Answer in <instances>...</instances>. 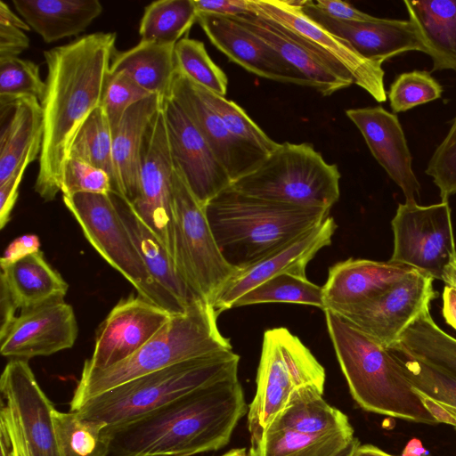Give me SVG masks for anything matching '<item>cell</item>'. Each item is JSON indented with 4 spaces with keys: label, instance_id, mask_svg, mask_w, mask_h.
I'll list each match as a JSON object with an SVG mask.
<instances>
[{
    "label": "cell",
    "instance_id": "obj_54",
    "mask_svg": "<svg viewBox=\"0 0 456 456\" xmlns=\"http://www.w3.org/2000/svg\"><path fill=\"white\" fill-rule=\"evenodd\" d=\"M443 315L446 322L456 330V289L446 285L443 292Z\"/></svg>",
    "mask_w": 456,
    "mask_h": 456
},
{
    "label": "cell",
    "instance_id": "obj_34",
    "mask_svg": "<svg viewBox=\"0 0 456 456\" xmlns=\"http://www.w3.org/2000/svg\"><path fill=\"white\" fill-rule=\"evenodd\" d=\"M354 438V429L317 435L268 429L249 451L252 456H335Z\"/></svg>",
    "mask_w": 456,
    "mask_h": 456
},
{
    "label": "cell",
    "instance_id": "obj_9",
    "mask_svg": "<svg viewBox=\"0 0 456 456\" xmlns=\"http://www.w3.org/2000/svg\"><path fill=\"white\" fill-rule=\"evenodd\" d=\"M62 200L86 239L111 267L134 286L138 295L172 314L187 310L188 307L163 289L148 272L111 193H76L62 196Z\"/></svg>",
    "mask_w": 456,
    "mask_h": 456
},
{
    "label": "cell",
    "instance_id": "obj_17",
    "mask_svg": "<svg viewBox=\"0 0 456 456\" xmlns=\"http://www.w3.org/2000/svg\"><path fill=\"white\" fill-rule=\"evenodd\" d=\"M0 391L23 432L30 456H67L53 419L55 409L24 359L4 367Z\"/></svg>",
    "mask_w": 456,
    "mask_h": 456
},
{
    "label": "cell",
    "instance_id": "obj_30",
    "mask_svg": "<svg viewBox=\"0 0 456 456\" xmlns=\"http://www.w3.org/2000/svg\"><path fill=\"white\" fill-rule=\"evenodd\" d=\"M121 219L152 278L186 308L200 298L178 274L173 258L132 205L111 193ZM206 301V300H205Z\"/></svg>",
    "mask_w": 456,
    "mask_h": 456
},
{
    "label": "cell",
    "instance_id": "obj_7",
    "mask_svg": "<svg viewBox=\"0 0 456 456\" xmlns=\"http://www.w3.org/2000/svg\"><path fill=\"white\" fill-rule=\"evenodd\" d=\"M340 173L309 143H279L251 173L232 183L264 200L310 208L331 207L339 199Z\"/></svg>",
    "mask_w": 456,
    "mask_h": 456
},
{
    "label": "cell",
    "instance_id": "obj_22",
    "mask_svg": "<svg viewBox=\"0 0 456 456\" xmlns=\"http://www.w3.org/2000/svg\"><path fill=\"white\" fill-rule=\"evenodd\" d=\"M302 12L315 23L347 42L360 55L382 64L403 53H427L424 43L410 20L380 19L346 21L327 16L312 1H300Z\"/></svg>",
    "mask_w": 456,
    "mask_h": 456
},
{
    "label": "cell",
    "instance_id": "obj_29",
    "mask_svg": "<svg viewBox=\"0 0 456 456\" xmlns=\"http://www.w3.org/2000/svg\"><path fill=\"white\" fill-rule=\"evenodd\" d=\"M12 4L45 43L79 35L103 10L98 0H13Z\"/></svg>",
    "mask_w": 456,
    "mask_h": 456
},
{
    "label": "cell",
    "instance_id": "obj_1",
    "mask_svg": "<svg viewBox=\"0 0 456 456\" xmlns=\"http://www.w3.org/2000/svg\"><path fill=\"white\" fill-rule=\"evenodd\" d=\"M116 38L113 32H96L44 52L47 67L40 100L44 133L34 189L45 201L53 200L61 191L73 142L101 106Z\"/></svg>",
    "mask_w": 456,
    "mask_h": 456
},
{
    "label": "cell",
    "instance_id": "obj_27",
    "mask_svg": "<svg viewBox=\"0 0 456 456\" xmlns=\"http://www.w3.org/2000/svg\"><path fill=\"white\" fill-rule=\"evenodd\" d=\"M0 184L27 159L39 158L43 142L40 101L33 96L0 99Z\"/></svg>",
    "mask_w": 456,
    "mask_h": 456
},
{
    "label": "cell",
    "instance_id": "obj_38",
    "mask_svg": "<svg viewBox=\"0 0 456 456\" xmlns=\"http://www.w3.org/2000/svg\"><path fill=\"white\" fill-rule=\"evenodd\" d=\"M401 363L413 388L438 403L456 429V376L398 350L389 349Z\"/></svg>",
    "mask_w": 456,
    "mask_h": 456
},
{
    "label": "cell",
    "instance_id": "obj_4",
    "mask_svg": "<svg viewBox=\"0 0 456 456\" xmlns=\"http://www.w3.org/2000/svg\"><path fill=\"white\" fill-rule=\"evenodd\" d=\"M326 324L350 394L364 411L435 425L393 352L325 310Z\"/></svg>",
    "mask_w": 456,
    "mask_h": 456
},
{
    "label": "cell",
    "instance_id": "obj_59",
    "mask_svg": "<svg viewBox=\"0 0 456 456\" xmlns=\"http://www.w3.org/2000/svg\"><path fill=\"white\" fill-rule=\"evenodd\" d=\"M1 456H12L11 441L4 424L0 423Z\"/></svg>",
    "mask_w": 456,
    "mask_h": 456
},
{
    "label": "cell",
    "instance_id": "obj_5",
    "mask_svg": "<svg viewBox=\"0 0 456 456\" xmlns=\"http://www.w3.org/2000/svg\"><path fill=\"white\" fill-rule=\"evenodd\" d=\"M213 305L203 299L171 320L128 358L109 368L82 370L70 401L76 411L88 399L115 387L173 364L232 350L219 331Z\"/></svg>",
    "mask_w": 456,
    "mask_h": 456
},
{
    "label": "cell",
    "instance_id": "obj_41",
    "mask_svg": "<svg viewBox=\"0 0 456 456\" xmlns=\"http://www.w3.org/2000/svg\"><path fill=\"white\" fill-rule=\"evenodd\" d=\"M175 69L195 84L221 96H225L228 79L212 61L203 42L183 37L175 45Z\"/></svg>",
    "mask_w": 456,
    "mask_h": 456
},
{
    "label": "cell",
    "instance_id": "obj_33",
    "mask_svg": "<svg viewBox=\"0 0 456 456\" xmlns=\"http://www.w3.org/2000/svg\"><path fill=\"white\" fill-rule=\"evenodd\" d=\"M323 391L324 388L314 385L297 389L268 429H290L311 435L354 429L348 417L322 398Z\"/></svg>",
    "mask_w": 456,
    "mask_h": 456
},
{
    "label": "cell",
    "instance_id": "obj_14",
    "mask_svg": "<svg viewBox=\"0 0 456 456\" xmlns=\"http://www.w3.org/2000/svg\"><path fill=\"white\" fill-rule=\"evenodd\" d=\"M174 169L161 106L145 135L138 194L130 204L172 258Z\"/></svg>",
    "mask_w": 456,
    "mask_h": 456
},
{
    "label": "cell",
    "instance_id": "obj_45",
    "mask_svg": "<svg viewBox=\"0 0 456 456\" xmlns=\"http://www.w3.org/2000/svg\"><path fill=\"white\" fill-rule=\"evenodd\" d=\"M151 95L126 73H110L100 107L107 116L111 131L118 126L130 107Z\"/></svg>",
    "mask_w": 456,
    "mask_h": 456
},
{
    "label": "cell",
    "instance_id": "obj_21",
    "mask_svg": "<svg viewBox=\"0 0 456 456\" xmlns=\"http://www.w3.org/2000/svg\"><path fill=\"white\" fill-rule=\"evenodd\" d=\"M336 228L334 219L329 216L281 249L239 270L216 295L212 304L216 314L232 308L241 296L270 278L282 273L306 277L307 264L321 248L331 243Z\"/></svg>",
    "mask_w": 456,
    "mask_h": 456
},
{
    "label": "cell",
    "instance_id": "obj_10",
    "mask_svg": "<svg viewBox=\"0 0 456 456\" xmlns=\"http://www.w3.org/2000/svg\"><path fill=\"white\" fill-rule=\"evenodd\" d=\"M173 261L175 269L201 299L213 304L224 285L239 271L224 258L196 200L174 166Z\"/></svg>",
    "mask_w": 456,
    "mask_h": 456
},
{
    "label": "cell",
    "instance_id": "obj_19",
    "mask_svg": "<svg viewBox=\"0 0 456 456\" xmlns=\"http://www.w3.org/2000/svg\"><path fill=\"white\" fill-rule=\"evenodd\" d=\"M170 96L203 135L232 183L254 171L268 156L234 136L203 96L200 87L175 69Z\"/></svg>",
    "mask_w": 456,
    "mask_h": 456
},
{
    "label": "cell",
    "instance_id": "obj_60",
    "mask_svg": "<svg viewBox=\"0 0 456 456\" xmlns=\"http://www.w3.org/2000/svg\"><path fill=\"white\" fill-rule=\"evenodd\" d=\"M360 444L358 438L354 437L346 446H345L335 456H351L354 450Z\"/></svg>",
    "mask_w": 456,
    "mask_h": 456
},
{
    "label": "cell",
    "instance_id": "obj_42",
    "mask_svg": "<svg viewBox=\"0 0 456 456\" xmlns=\"http://www.w3.org/2000/svg\"><path fill=\"white\" fill-rule=\"evenodd\" d=\"M201 93L228 130L237 138L258 148L267 155L278 142L272 140L235 102L200 86Z\"/></svg>",
    "mask_w": 456,
    "mask_h": 456
},
{
    "label": "cell",
    "instance_id": "obj_40",
    "mask_svg": "<svg viewBox=\"0 0 456 456\" xmlns=\"http://www.w3.org/2000/svg\"><path fill=\"white\" fill-rule=\"evenodd\" d=\"M69 157L104 170L111 178L113 191L115 174L112 159V131L107 116L101 107L94 110L81 126L71 146Z\"/></svg>",
    "mask_w": 456,
    "mask_h": 456
},
{
    "label": "cell",
    "instance_id": "obj_3",
    "mask_svg": "<svg viewBox=\"0 0 456 456\" xmlns=\"http://www.w3.org/2000/svg\"><path fill=\"white\" fill-rule=\"evenodd\" d=\"M330 210L256 198L232 185L205 206L221 254L237 270L257 263L322 224Z\"/></svg>",
    "mask_w": 456,
    "mask_h": 456
},
{
    "label": "cell",
    "instance_id": "obj_55",
    "mask_svg": "<svg viewBox=\"0 0 456 456\" xmlns=\"http://www.w3.org/2000/svg\"><path fill=\"white\" fill-rule=\"evenodd\" d=\"M0 24L13 25L22 30L31 29L26 21L15 14L3 1H0Z\"/></svg>",
    "mask_w": 456,
    "mask_h": 456
},
{
    "label": "cell",
    "instance_id": "obj_58",
    "mask_svg": "<svg viewBox=\"0 0 456 456\" xmlns=\"http://www.w3.org/2000/svg\"><path fill=\"white\" fill-rule=\"evenodd\" d=\"M442 281L456 289V256L444 268Z\"/></svg>",
    "mask_w": 456,
    "mask_h": 456
},
{
    "label": "cell",
    "instance_id": "obj_53",
    "mask_svg": "<svg viewBox=\"0 0 456 456\" xmlns=\"http://www.w3.org/2000/svg\"><path fill=\"white\" fill-rule=\"evenodd\" d=\"M39 238L35 234H25L14 239L6 248L0 259L1 267L13 264L33 253L39 251Z\"/></svg>",
    "mask_w": 456,
    "mask_h": 456
},
{
    "label": "cell",
    "instance_id": "obj_31",
    "mask_svg": "<svg viewBox=\"0 0 456 456\" xmlns=\"http://www.w3.org/2000/svg\"><path fill=\"white\" fill-rule=\"evenodd\" d=\"M403 4L432 59V71H456V0H405Z\"/></svg>",
    "mask_w": 456,
    "mask_h": 456
},
{
    "label": "cell",
    "instance_id": "obj_16",
    "mask_svg": "<svg viewBox=\"0 0 456 456\" xmlns=\"http://www.w3.org/2000/svg\"><path fill=\"white\" fill-rule=\"evenodd\" d=\"M173 315L140 295L119 300L99 326L93 354L82 370L106 369L128 358Z\"/></svg>",
    "mask_w": 456,
    "mask_h": 456
},
{
    "label": "cell",
    "instance_id": "obj_36",
    "mask_svg": "<svg viewBox=\"0 0 456 456\" xmlns=\"http://www.w3.org/2000/svg\"><path fill=\"white\" fill-rule=\"evenodd\" d=\"M193 0H159L144 8L139 24L141 40L175 45L197 21Z\"/></svg>",
    "mask_w": 456,
    "mask_h": 456
},
{
    "label": "cell",
    "instance_id": "obj_50",
    "mask_svg": "<svg viewBox=\"0 0 456 456\" xmlns=\"http://www.w3.org/2000/svg\"><path fill=\"white\" fill-rule=\"evenodd\" d=\"M312 2L319 11L336 20L364 21L375 18L340 0H317Z\"/></svg>",
    "mask_w": 456,
    "mask_h": 456
},
{
    "label": "cell",
    "instance_id": "obj_15",
    "mask_svg": "<svg viewBox=\"0 0 456 456\" xmlns=\"http://www.w3.org/2000/svg\"><path fill=\"white\" fill-rule=\"evenodd\" d=\"M162 111L174 166L205 208L232 185V180L203 135L170 96L164 98Z\"/></svg>",
    "mask_w": 456,
    "mask_h": 456
},
{
    "label": "cell",
    "instance_id": "obj_2",
    "mask_svg": "<svg viewBox=\"0 0 456 456\" xmlns=\"http://www.w3.org/2000/svg\"><path fill=\"white\" fill-rule=\"evenodd\" d=\"M238 377L194 389L135 419L107 426V456H193L227 445L248 414Z\"/></svg>",
    "mask_w": 456,
    "mask_h": 456
},
{
    "label": "cell",
    "instance_id": "obj_6",
    "mask_svg": "<svg viewBox=\"0 0 456 456\" xmlns=\"http://www.w3.org/2000/svg\"><path fill=\"white\" fill-rule=\"evenodd\" d=\"M239 362L232 350L183 361L99 394L76 411L108 426L128 422L194 389L238 377Z\"/></svg>",
    "mask_w": 456,
    "mask_h": 456
},
{
    "label": "cell",
    "instance_id": "obj_23",
    "mask_svg": "<svg viewBox=\"0 0 456 456\" xmlns=\"http://www.w3.org/2000/svg\"><path fill=\"white\" fill-rule=\"evenodd\" d=\"M346 115L362 134L375 159L402 189L405 201H416L420 184L397 116L382 106L349 109Z\"/></svg>",
    "mask_w": 456,
    "mask_h": 456
},
{
    "label": "cell",
    "instance_id": "obj_28",
    "mask_svg": "<svg viewBox=\"0 0 456 456\" xmlns=\"http://www.w3.org/2000/svg\"><path fill=\"white\" fill-rule=\"evenodd\" d=\"M164 98L153 94L130 107L112 131L115 183L112 193L132 203L138 194L142 153L147 130Z\"/></svg>",
    "mask_w": 456,
    "mask_h": 456
},
{
    "label": "cell",
    "instance_id": "obj_18",
    "mask_svg": "<svg viewBox=\"0 0 456 456\" xmlns=\"http://www.w3.org/2000/svg\"><path fill=\"white\" fill-rule=\"evenodd\" d=\"M78 328L64 299L22 311L0 327V353L14 359L47 356L73 346Z\"/></svg>",
    "mask_w": 456,
    "mask_h": 456
},
{
    "label": "cell",
    "instance_id": "obj_13",
    "mask_svg": "<svg viewBox=\"0 0 456 456\" xmlns=\"http://www.w3.org/2000/svg\"><path fill=\"white\" fill-rule=\"evenodd\" d=\"M249 5L251 13L281 25L333 64L347 71L354 84L377 102L387 101L382 64L365 59L347 42L308 18L300 8V1L249 0Z\"/></svg>",
    "mask_w": 456,
    "mask_h": 456
},
{
    "label": "cell",
    "instance_id": "obj_43",
    "mask_svg": "<svg viewBox=\"0 0 456 456\" xmlns=\"http://www.w3.org/2000/svg\"><path fill=\"white\" fill-rule=\"evenodd\" d=\"M442 86L425 70L404 72L390 85L387 98L394 113L403 112L441 97Z\"/></svg>",
    "mask_w": 456,
    "mask_h": 456
},
{
    "label": "cell",
    "instance_id": "obj_8",
    "mask_svg": "<svg viewBox=\"0 0 456 456\" xmlns=\"http://www.w3.org/2000/svg\"><path fill=\"white\" fill-rule=\"evenodd\" d=\"M325 379L324 368L297 336L283 327L265 330L256 395L248 411L249 449L261 442L297 389L308 385L324 388Z\"/></svg>",
    "mask_w": 456,
    "mask_h": 456
},
{
    "label": "cell",
    "instance_id": "obj_44",
    "mask_svg": "<svg viewBox=\"0 0 456 456\" xmlns=\"http://www.w3.org/2000/svg\"><path fill=\"white\" fill-rule=\"evenodd\" d=\"M45 88L35 62L20 57L0 61V99L33 96L40 101Z\"/></svg>",
    "mask_w": 456,
    "mask_h": 456
},
{
    "label": "cell",
    "instance_id": "obj_11",
    "mask_svg": "<svg viewBox=\"0 0 456 456\" xmlns=\"http://www.w3.org/2000/svg\"><path fill=\"white\" fill-rule=\"evenodd\" d=\"M394 251L389 261L411 266L433 279L456 256L448 200L429 206L399 204L392 222Z\"/></svg>",
    "mask_w": 456,
    "mask_h": 456
},
{
    "label": "cell",
    "instance_id": "obj_20",
    "mask_svg": "<svg viewBox=\"0 0 456 456\" xmlns=\"http://www.w3.org/2000/svg\"><path fill=\"white\" fill-rule=\"evenodd\" d=\"M197 22L220 52L248 72L277 82L313 87L274 49L233 18L198 12Z\"/></svg>",
    "mask_w": 456,
    "mask_h": 456
},
{
    "label": "cell",
    "instance_id": "obj_56",
    "mask_svg": "<svg viewBox=\"0 0 456 456\" xmlns=\"http://www.w3.org/2000/svg\"><path fill=\"white\" fill-rule=\"evenodd\" d=\"M428 452L422 445L420 440L413 438L404 447L402 456H428Z\"/></svg>",
    "mask_w": 456,
    "mask_h": 456
},
{
    "label": "cell",
    "instance_id": "obj_52",
    "mask_svg": "<svg viewBox=\"0 0 456 456\" xmlns=\"http://www.w3.org/2000/svg\"><path fill=\"white\" fill-rule=\"evenodd\" d=\"M198 12L222 16H236L251 13L249 0H193Z\"/></svg>",
    "mask_w": 456,
    "mask_h": 456
},
{
    "label": "cell",
    "instance_id": "obj_37",
    "mask_svg": "<svg viewBox=\"0 0 456 456\" xmlns=\"http://www.w3.org/2000/svg\"><path fill=\"white\" fill-rule=\"evenodd\" d=\"M264 303L309 305L323 310V290L322 287L309 281L306 277L282 273L245 293L233 307Z\"/></svg>",
    "mask_w": 456,
    "mask_h": 456
},
{
    "label": "cell",
    "instance_id": "obj_46",
    "mask_svg": "<svg viewBox=\"0 0 456 456\" xmlns=\"http://www.w3.org/2000/svg\"><path fill=\"white\" fill-rule=\"evenodd\" d=\"M61 191L62 196L76 193L108 195L112 193V182L104 170L69 157L65 163Z\"/></svg>",
    "mask_w": 456,
    "mask_h": 456
},
{
    "label": "cell",
    "instance_id": "obj_48",
    "mask_svg": "<svg viewBox=\"0 0 456 456\" xmlns=\"http://www.w3.org/2000/svg\"><path fill=\"white\" fill-rule=\"evenodd\" d=\"M31 163L27 159L4 183L0 184V228L10 221L11 213L18 198L19 186L24 172Z\"/></svg>",
    "mask_w": 456,
    "mask_h": 456
},
{
    "label": "cell",
    "instance_id": "obj_49",
    "mask_svg": "<svg viewBox=\"0 0 456 456\" xmlns=\"http://www.w3.org/2000/svg\"><path fill=\"white\" fill-rule=\"evenodd\" d=\"M29 46L24 30L9 24H0V61L19 57Z\"/></svg>",
    "mask_w": 456,
    "mask_h": 456
},
{
    "label": "cell",
    "instance_id": "obj_57",
    "mask_svg": "<svg viewBox=\"0 0 456 456\" xmlns=\"http://www.w3.org/2000/svg\"><path fill=\"white\" fill-rule=\"evenodd\" d=\"M351 456H394L371 444H359Z\"/></svg>",
    "mask_w": 456,
    "mask_h": 456
},
{
    "label": "cell",
    "instance_id": "obj_47",
    "mask_svg": "<svg viewBox=\"0 0 456 456\" xmlns=\"http://www.w3.org/2000/svg\"><path fill=\"white\" fill-rule=\"evenodd\" d=\"M426 174L433 178L442 200L456 193V117L448 134L430 158Z\"/></svg>",
    "mask_w": 456,
    "mask_h": 456
},
{
    "label": "cell",
    "instance_id": "obj_35",
    "mask_svg": "<svg viewBox=\"0 0 456 456\" xmlns=\"http://www.w3.org/2000/svg\"><path fill=\"white\" fill-rule=\"evenodd\" d=\"M389 349L398 350L456 376V338L441 330L429 312L414 322Z\"/></svg>",
    "mask_w": 456,
    "mask_h": 456
},
{
    "label": "cell",
    "instance_id": "obj_51",
    "mask_svg": "<svg viewBox=\"0 0 456 456\" xmlns=\"http://www.w3.org/2000/svg\"><path fill=\"white\" fill-rule=\"evenodd\" d=\"M0 423L5 427L12 456H30L23 432L13 411L1 400Z\"/></svg>",
    "mask_w": 456,
    "mask_h": 456
},
{
    "label": "cell",
    "instance_id": "obj_24",
    "mask_svg": "<svg viewBox=\"0 0 456 456\" xmlns=\"http://www.w3.org/2000/svg\"><path fill=\"white\" fill-rule=\"evenodd\" d=\"M232 18L274 49L322 95H330L354 84L347 71L333 64L281 25L254 13Z\"/></svg>",
    "mask_w": 456,
    "mask_h": 456
},
{
    "label": "cell",
    "instance_id": "obj_26",
    "mask_svg": "<svg viewBox=\"0 0 456 456\" xmlns=\"http://www.w3.org/2000/svg\"><path fill=\"white\" fill-rule=\"evenodd\" d=\"M0 288L3 325L16 315L18 309L22 312L64 299L69 285L39 250L1 267Z\"/></svg>",
    "mask_w": 456,
    "mask_h": 456
},
{
    "label": "cell",
    "instance_id": "obj_12",
    "mask_svg": "<svg viewBox=\"0 0 456 456\" xmlns=\"http://www.w3.org/2000/svg\"><path fill=\"white\" fill-rule=\"evenodd\" d=\"M433 281L414 269L371 299L337 315L389 349L414 322L429 312L431 301L437 297Z\"/></svg>",
    "mask_w": 456,
    "mask_h": 456
},
{
    "label": "cell",
    "instance_id": "obj_61",
    "mask_svg": "<svg viewBox=\"0 0 456 456\" xmlns=\"http://www.w3.org/2000/svg\"><path fill=\"white\" fill-rule=\"evenodd\" d=\"M220 456H252L249 449L247 448H234Z\"/></svg>",
    "mask_w": 456,
    "mask_h": 456
},
{
    "label": "cell",
    "instance_id": "obj_32",
    "mask_svg": "<svg viewBox=\"0 0 456 456\" xmlns=\"http://www.w3.org/2000/svg\"><path fill=\"white\" fill-rule=\"evenodd\" d=\"M174 50L175 45L140 40L132 48L115 52L110 73L123 71L146 91L165 98L175 74Z\"/></svg>",
    "mask_w": 456,
    "mask_h": 456
},
{
    "label": "cell",
    "instance_id": "obj_39",
    "mask_svg": "<svg viewBox=\"0 0 456 456\" xmlns=\"http://www.w3.org/2000/svg\"><path fill=\"white\" fill-rule=\"evenodd\" d=\"M55 428L67 456H107L109 440L104 422L81 418L77 411H53Z\"/></svg>",
    "mask_w": 456,
    "mask_h": 456
},
{
    "label": "cell",
    "instance_id": "obj_25",
    "mask_svg": "<svg viewBox=\"0 0 456 456\" xmlns=\"http://www.w3.org/2000/svg\"><path fill=\"white\" fill-rule=\"evenodd\" d=\"M414 268L391 261L348 258L332 265L323 290V311L336 314L361 305L403 279Z\"/></svg>",
    "mask_w": 456,
    "mask_h": 456
}]
</instances>
